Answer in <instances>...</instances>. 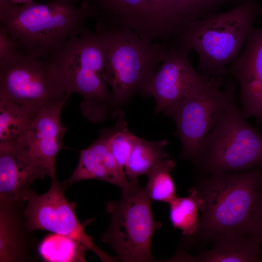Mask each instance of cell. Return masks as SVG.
<instances>
[{
	"mask_svg": "<svg viewBox=\"0 0 262 262\" xmlns=\"http://www.w3.org/2000/svg\"><path fill=\"white\" fill-rule=\"evenodd\" d=\"M137 137L128 130L122 118L117 119L115 126L112 128L108 146L117 164L124 170Z\"/></svg>",
	"mask_w": 262,
	"mask_h": 262,
	"instance_id": "obj_25",
	"label": "cell"
},
{
	"mask_svg": "<svg viewBox=\"0 0 262 262\" xmlns=\"http://www.w3.org/2000/svg\"><path fill=\"white\" fill-rule=\"evenodd\" d=\"M186 197L177 196L169 204V219L175 229H180L184 237H191L197 231L202 200L196 187L189 191Z\"/></svg>",
	"mask_w": 262,
	"mask_h": 262,
	"instance_id": "obj_22",
	"label": "cell"
},
{
	"mask_svg": "<svg viewBox=\"0 0 262 262\" xmlns=\"http://www.w3.org/2000/svg\"><path fill=\"white\" fill-rule=\"evenodd\" d=\"M88 249L77 240L55 233L46 236L37 246L40 256L47 262H86Z\"/></svg>",
	"mask_w": 262,
	"mask_h": 262,
	"instance_id": "obj_23",
	"label": "cell"
},
{
	"mask_svg": "<svg viewBox=\"0 0 262 262\" xmlns=\"http://www.w3.org/2000/svg\"><path fill=\"white\" fill-rule=\"evenodd\" d=\"M222 78H210L202 87L164 111L175 123L174 134L181 144V159L195 162L201 143L235 101L234 86L228 80L225 88L221 89Z\"/></svg>",
	"mask_w": 262,
	"mask_h": 262,
	"instance_id": "obj_9",
	"label": "cell"
},
{
	"mask_svg": "<svg viewBox=\"0 0 262 262\" xmlns=\"http://www.w3.org/2000/svg\"><path fill=\"white\" fill-rule=\"evenodd\" d=\"M246 118L231 103L201 143L194 164L211 174L262 167V133Z\"/></svg>",
	"mask_w": 262,
	"mask_h": 262,
	"instance_id": "obj_6",
	"label": "cell"
},
{
	"mask_svg": "<svg viewBox=\"0 0 262 262\" xmlns=\"http://www.w3.org/2000/svg\"><path fill=\"white\" fill-rule=\"evenodd\" d=\"M246 45L231 65L229 73L240 85L243 116L254 117L262 127V27L252 29Z\"/></svg>",
	"mask_w": 262,
	"mask_h": 262,
	"instance_id": "obj_14",
	"label": "cell"
},
{
	"mask_svg": "<svg viewBox=\"0 0 262 262\" xmlns=\"http://www.w3.org/2000/svg\"><path fill=\"white\" fill-rule=\"evenodd\" d=\"M15 4L10 0H0V13H4L10 10Z\"/></svg>",
	"mask_w": 262,
	"mask_h": 262,
	"instance_id": "obj_28",
	"label": "cell"
},
{
	"mask_svg": "<svg viewBox=\"0 0 262 262\" xmlns=\"http://www.w3.org/2000/svg\"><path fill=\"white\" fill-rule=\"evenodd\" d=\"M262 6L256 0H246L231 9L211 15L192 23L174 48L194 50L199 56L198 72L210 77H222L227 66L238 58L246 43Z\"/></svg>",
	"mask_w": 262,
	"mask_h": 262,
	"instance_id": "obj_4",
	"label": "cell"
},
{
	"mask_svg": "<svg viewBox=\"0 0 262 262\" xmlns=\"http://www.w3.org/2000/svg\"><path fill=\"white\" fill-rule=\"evenodd\" d=\"M111 130L112 128L101 131L99 138L81 151L77 167L65 181L66 185L82 180L94 179L114 184L119 187L122 192L129 188L131 181L108 146Z\"/></svg>",
	"mask_w": 262,
	"mask_h": 262,
	"instance_id": "obj_15",
	"label": "cell"
},
{
	"mask_svg": "<svg viewBox=\"0 0 262 262\" xmlns=\"http://www.w3.org/2000/svg\"><path fill=\"white\" fill-rule=\"evenodd\" d=\"M168 144L166 139L149 141L137 137L125 166L130 181L138 180L141 175H147L169 156L165 151Z\"/></svg>",
	"mask_w": 262,
	"mask_h": 262,
	"instance_id": "obj_20",
	"label": "cell"
},
{
	"mask_svg": "<svg viewBox=\"0 0 262 262\" xmlns=\"http://www.w3.org/2000/svg\"><path fill=\"white\" fill-rule=\"evenodd\" d=\"M175 166L174 160L167 158L146 175L148 181L144 187L151 201L169 204L177 196L175 183L171 175Z\"/></svg>",
	"mask_w": 262,
	"mask_h": 262,
	"instance_id": "obj_24",
	"label": "cell"
},
{
	"mask_svg": "<svg viewBox=\"0 0 262 262\" xmlns=\"http://www.w3.org/2000/svg\"><path fill=\"white\" fill-rule=\"evenodd\" d=\"M96 31L102 41L106 80L112 90L114 118L118 119L133 94L143 95L171 48L146 42L128 28L98 22Z\"/></svg>",
	"mask_w": 262,
	"mask_h": 262,
	"instance_id": "obj_3",
	"label": "cell"
},
{
	"mask_svg": "<svg viewBox=\"0 0 262 262\" xmlns=\"http://www.w3.org/2000/svg\"><path fill=\"white\" fill-rule=\"evenodd\" d=\"M67 99L42 109L34 117L27 133L26 145L48 168L51 179L56 178L55 158L62 147L66 128L61 113Z\"/></svg>",
	"mask_w": 262,
	"mask_h": 262,
	"instance_id": "obj_16",
	"label": "cell"
},
{
	"mask_svg": "<svg viewBox=\"0 0 262 262\" xmlns=\"http://www.w3.org/2000/svg\"><path fill=\"white\" fill-rule=\"evenodd\" d=\"M16 51L14 41L6 32L0 29V61Z\"/></svg>",
	"mask_w": 262,
	"mask_h": 262,
	"instance_id": "obj_27",
	"label": "cell"
},
{
	"mask_svg": "<svg viewBox=\"0 0 262 262\" xmlns=\"http://www.w3.org/2000/svg\"><path fill=\"white\" fill-rule=\"evenodd\" d=\"M52 0L44 4L33 1L16 5L0 15V29L15 44L16 51L51 61L72 38L86 28L85 21L97 13L82 0Z\"/></svg>",
	"mask_w": 262,
	"mask_h": 262,
	"instance_id": "obj_1",
	"label": "cell"
},
{
	"mask_svg": "<svg viewBox=\"0 0 262 262\" xmlns=\"http://www.w3.org/2000/svg\"><path fill=\"white\" fill-rule=\"evenodd\" d=\"M65 93L82 97V114L88 121L99 123L114 116L112 95L105 73V57L100 37L85 28L68 41L51 60Z\"/></svg>",
	"mask_w": 262,
	"mask_h": 262,
	"instance_id": "obj_5",
	"label": "cell"
},
{
	"mask_svg": "<svg viewBox=\"0 0 262 262\" xmlns=\"http://www.w3.org/2000/svg\"><path fill=\"white\" fill-rule=\"evenodd\" d=\"M50 177L26 145L0 147V203L25 202L37 180Z\"/></svg>",
	"mask_w": 262,
	"mask_h": 262,
	"instance_id": "obj_13",
	"label": "cell"
},
{
	"mask_svg": "<svg viewBox=\"0 0 262 262\" xmlns=\"http://www.w3.org/2000/svg\"><path fill=\"white\" fill-rule=\"evenodd\" d=\"M37 114L18 104L0 99V147L25 145Z\"/></svg>",
	"mask_w": 262,
	"mask_h": 262,
	"instance_id": "obj_19",
	"label": "cell"
},
{
	"mask_svg": "<svg viewBox=\"0 0 262 262\" xmlns=\"http://www.w3.org/2000/svg\"><path fill=\"white\" fill-rule=\"evenodd\" d=\"M189 50L172 48L143 95L155 100L156 114L202 87L209 80L192 65Z\"/></svg>",
	"mask_w": 262,
	"mask_h": 262,
	"instance_id": "obj_12",
	"label": "cell"
},
{
	"mask_svg": "<svg viewBox=\"0 0 262 262\" xmlns=\"http://www.w3.org/2000/svg\"><path fill=\"white\" fill-rule=\"evenodd\" d=\"M130 181L120 199L107 201L106 209L111 223L101 239L115 250L119 261L157 262L151 255V244L155 231L162 225L154 220L152 201L145 187L140 185L138 180Z\"/></svg>",
	"mask_w": 262,
	"mask_h": 262,
	"instance_id": "obj_7",
	"label": "cell"
},
{
	"mask_svg": "<svg viewBox=\"0 0 262 262\" xmlns=\"http://www.w3.org/2000/svg\"><path fill=\"white\" fill-rule=\"evenodd\" d=\"M246 0H169L176 20L183 33L193 22L218 13L228 5H238Z\"/></svg>",
	"mask_w": 262,
	"mask_h": 262,
	"instance_id": "obj_21",
	"label": "cell"
},
{
	"mask_svg": "<svg viewBox=\"0 0 262 262\" xmlns=\"http://www.w3.org/2000/svg\"><path fill=\"white\" fill-rule=\"evenodd\" d=\"M196 188L202 200L201 216L192 237L216 240L249 234L262 192V167L211 174Z\"/></svg>",
	"mask_w": 262,
	"mask_h": 262,
	"instance_id": "obj_2",
	"label": "cell"
},
{
	"mask_svg": "<svg viewBox=\"0 0 262 262\" xmlns=\"http://www.w3.org/2000/svg\"><path fill=\"white\" fill-rule=\"evenodd\" d=\"M98 21L128 28L144 41L172 45L178 36L169 0H83Z\"/></svg>",
	"mask_w": 262,
	"mask_h": 262,
	"instance_id": "obj_10",
	"label": "cell"
},
{
	"mask_svg": "<svg viewBox=\"0 0 262 262\" xmlns=\"http://www.w3.org/2000/svg\"><path fill=\"white\" fill-rule=\"evenodd\" d=\"M25 202L0 203V262H22L33 256L35 241L27 227Z\"/></svg>",
	"mask_w": 262,
	"mask_h": 262,
	"instance_id": "obj_17",
	"label": "cell"
},
{
	"mask_svg": "<svg viewBox=\"0 0 262 262\" xmlns=\"http://www.w3.org/2000/svg\"><path fill=\"white\" fill-rule=\"evenodd\" d=\"M24 214L30 231L42 230L67 236L82 243L102 262L119 260L98 248L86 233L57 178L51 179L49 189L43 195L36 194L32 189L29 191L25 200Z\"/></svg>",
	"mask_w": 262,
	"mask_h": 262,
	"instance_id": "obj_11",
	"label": "cell"
},
{
	"mask_svg": "<svg viewBox=\"0 0 262 262\" xmlns=\"http://www.w3.org/2000/svg\"><path fill=\"white\" fill-rule=\"evenodd\" d=\"M69 97L52 61L16 51L0 61V99L38 113Z\"/></svg>",
	"mask_w": 262,
	"mask_h": 262,
	"instance_id": "obj_8",
	"label": "cell"
},
{
	"mask_svg": "<svg viewBox=\"0 0 262 262\" xmlns=\"http://www.w3.org/2000/svg\"><path fill=\"white\" fill-rule=\"evenodd\" d=\"M14 4H25L33 1V0H10Z\"/></svg>",
	"mask_w": 262,
	"mask_h": 262,
	"instance_id": "obj_29",
	"label": "cell"
},
{
	"mask_svg": "<svg viewBox=\"0 0 262 262\" xmlns=\"http://www.w3.org/2000/svg\"><path fill=\"white\" fill-rule=\"evenodd\" d=\"M213 247L188 257L185 262H256L260 261L261 243L250 234L227 236L216 240Z\"/></svg>",
	"mask_w": 262,
	"mask_h": 262,
	"instance_id": "obj_18",
	"label": "cell"
},
{
	"mask_svg": "<svg viewBox=\"0 0 262 262\" xmlns=\"http://www.w3.org/2000/svg\"><path fill=\"white\" fill-rule=\"evenodd\" d=\"M249 232L257 238L262 245V192L254 213Z\"/></svg>",
	"mask_w": 262,
	"mask_h": 262,
	"instance_id": "obj_26",
	"label": "cell"
}]
</instances>
